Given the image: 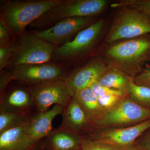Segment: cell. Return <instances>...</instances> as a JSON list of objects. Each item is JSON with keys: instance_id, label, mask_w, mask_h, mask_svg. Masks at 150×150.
<instances>
[{"instance_id": "cell-6", "label": "cell", "mask_w": 150, "mask_h": 150, "mask_svg": "<svg viewBox=\"0 0 150 150\" xmlns=\"http://www.w3.org/2000/svg\"><path fill=\"white\" fill-rule=\"evenodd\" d=\"M149 120L150 110L142 107L126 95L114 107L105 110L90 126L88 131L92 129L124 128Z\"/></svg>"}, {"instance_id": "cell-28", "label": "cell", "mask_w": 150, "mask_h": 150, "mask_svg": "<svg viewBox=\"0 0 150 150\" xmlns=\"http://www.w3.org/2000/svg\"><path fill=\"white\" fill-rule=\"evenodd\" d=\"M15 79L10 69L6 68L0 71V94L8 87Z\"/></svg>"}, {"instance_id": "cell-25", "label": "cell", "mask_w": 150, "mask_h": 150, "mask_svg": "<svg viewBox=\"0 0 150 150\" xmlns=\"http://www.w3.org/2000/svg\"><path fill=\"white\" fill-rule=\"evenodd\" d=\"M81 150H119L111 145L82 137Z\"/></svg>"}, {"instance_id": "cell-10", "label": "cell", "mask_w": 150, "mask_h": 150, "mask_svg": "<svg viewBox=\"0 0 150 150\" xmlns=\"http://www.w3.org/2000/svg\"><path fill=\"white\" fill-rule=\"evenodd\" d=\"M28 87L36 112H46L54 105L64 107L71 98L65 80L48 81Z\"/></svg>"}, {"instance_id": "cell-21", "label": "cell", "mask_w": 150, "mask_h": 150, "mask_svg": "<svg viewBox=\"0 0 150 150\" xmlns=\"http://www.w3.org/2000/svg\"><path fill=\"white\" fill-rule=\"evenodd\" d=\"M127 95L142 107L150 110V88L131 82Z\"/></svg>"}, {"instance_id": "cell-29", "label": "cell", "mask_w": 150, "mask_h": 150, "mask_svg": "<svg viewBox=\"0 0 150 150\" xmlns=\"http://www.w3.org/2000/svg\"><path fill=\"white\" fill-rule=\"evenodd\" d=\"M134 83L137 85L150 88V67L144 69L142 73L133 79Z\"/></svg>"}, {"instance_id": "cell-31", "label": "cell", "mask_w": 150, "mask_h": 150, "mask_svg": "<svg viewBox=\"0 0 150 150\" xmlns=\"http://www.w3.org/2000/svg\"><path fill=\"white\" fill-rule=\"evenodd\" d=\"M122 150H143L142 148L140 147L139 145H136V144H134L129 146Z\"/></svg>"}, {"instance_id": "cell-20", "label": "cell", "mask_w": 150, "mask_h": 150, "mask_svg": "<svg viewBox=\"0 0 150 150\" xmlns=\"http://www.w3.org/2000/svg\"><path fill=\"white\" fill-rule=\"evenodd\" d=\"M29 117L12 112H0V134L23 126Z\"/></svg>"}, {"instance_id": "cell-14", "label": "cell", "mask_w": 150, "mask_h": 150, "mask_svg": "<svg viewBox=\"0 0 150 150\" xmlns=\"http://www.w3.org/2000/svg\"><path fill=\"white\" fill-rule=\"evenodd\" d=\"M64 108L56 105L46 112L33 114L23 126L25 134L34 141H42L53 130L52 121L56 116L62 114Z\"/></svg>"}, {"instance_id": "cell-3", "label": "cell", "mask_w": 150, "mask_h": 150, "mask_svg": "<svg viewBox=\"0 0 150 150\" xmlns=\"http://www.w3.org/2000/svg\"><path fill=\"white\" fill-rule=\"evenodd\" d=\"M111 3L109 0H62L30 25L26 30H45L65 18L98 16Z\"/></svg>"}, {"instance_id": "cell-1", "label": "cell", "mask_w": 150, "mask_h": 150, "mask_svg": "<svg viewBox=\"0 0 150 150\" xmlns=\"http://www.w3.org/2000/svg\"><path fill=\"white\" fill-rule=\"evenodd\" d=\"M98 55L108 68L133 79L150 61V34L103 45Z\"/></svg>"}, {"instance_id": "cell-16", "label": "cell", "mask_w": 150, "mask_h": 150, "mask_svg": "<svg viewBox=\"0 0 150 150\" xmlns=\"http://www.w3.org/2000/svg\"><path fill=\"white\" fill-rule=\"evenodd\" d=\"M82 137L59 127L53 129L45 138L43 150H81Z\"/></svg>"}, {"instance_id": "cell-5", "label": "cell", "mask_w": 150, "mask_h": 150, "mask_svg": "<svg viewBox=\"0 0 150 150\" xmlns=\"http://www.w3.org/2000/svg\"><path fill=\"white\" fill-rule=\"evenodd\" d=\"M115 9L111 24L103 45L150 34V16L128 7H118Z\"/></svg>"}, {"instance_id": "cell-24", "label": "cell", "mask_w": 150, "mask_h": 150, "mask_svg": "<svg viewBox=\"0 0 150 150\" xmlns=\"http://www.w3.org/2000/svg\"><path fill=\"white\" fill-rule=\"evenodd\" d=\"M17 38L4 20L0 18V47L13 43Z\"/></svg>"}, {"instance_id": "cell-15", "label": "cell", "mask_w": 150, "mask_h": 150, "mask_svg": "<svg viewBox=\"0 0 150 150\" xmlns=\"http://www.w3.org/2000/svg\"><path fill=\"white\" fill-rule=\"evenodd\" d=\"M59 127L83 136L89 128V122L81 106L74 97L64 107Z\"/></svg>"}, {"instance_id": "cell-4", "label": "cell", "mask_w": 150, "mask_h": 150, "mask_svg": "<svg viewBox=\"0 0 150 150\" xmlns=\"http://www.w3.org/2000/svg\"><path fill=\"white\" fill-rule=\"evenodd\" d=\"M62 0L1 1L0 18L17 37L33 22Z\"/></svg>"}, {"instance_id": "cell-32", "label": "cell", "mask_w": 150, "mask_h": 150, "mask_svg": "<svg viewBox=\"0 0 150 150\" xmlns=\"http://www.w3.org/2000/svg\"></svg>"}, {"instance_id": "cell-26", "label": "cell", "mask_w": 150, "mask_h": 150, "mask_svg": "<svg viewBox=\"0 0 150 150\" xmlns=\"http://www.w3.org/2000/svg\"><path fill=\"white\" fill-rule=\"evenodd\" d=\"M89 88L91 89L93 93L97 97L111 94L118 95L120 96L127 95L123 91L113 89L101 85L98 83L97 81L91 84L89 86Z\"/></svg>"}, {"instance_id": "cell-9", "label": "cell", "mask_w": 150, "mask_h": 150, "mask_svg": "<svg viewBox=\"0 0 150 150\" xmlns=\"http://www.w3.org/2000/svg\"><path fill=\"white\" fill-rule=\"evenodd\" d=\"M150 128V120H149L124 128L92 129L82 137L108 144L122 150L134 144L137 138Z\"/></svg>"}, {"instance_id": "cell-13", "label": "cell", "mask_w": 150, "mask_h": 150, "mask_svg": "<svg viewBox=\"0 0 150 150\" xmlns=\"http://www.w3.org/2000/svg\"><path fill=\"white\" fill-rule=\"evenodd\" d=\"M0 96V112L17 113L29 117L37 112L26 86L16 82L8 86Z\"/></svg>"}, {"instance_id": "cell-8", "label": "cell", "mask_w": 150, "mask_h": 150, "mask_svg": "<svg viewBox=\"0 0 150 150\" xmlns=\"http://www.w3.org/2000/svg\"><path fill=\"white\" fill-rule=\"evenodd\" d=\"M71 67L54 61L19 65L10 69L15 81L29 86L48 81L65 80L69 75Z\"/></svg>"}, {"instance_id": "cell-11", "label": "cell", "mask_w": 150, "mask_h": 150, "mask_svg": "<svg viewBox=\"0 0 150 150\" xmlns=\"http://www.w3.org/2000/svg\"><path fill=\"white\" fill-rule=\"evenodd\" d=\"M98 19L97 16L65 18L48 29L33 32L43 40L60 47L71 41L81 31Z\"/></svg>"}, {"instance_id": "cell-17", "label": "cell", "mask_w": 150, "mask_h": 150, "mask_svg": "<svg viewBox=\"0 0 150 150\" xmlns=\"http://www.w3.org/2000/svg\"><path fill=\"white\" fill-rule=\"evenodd\" d=\"M43 142L35 141L25 134L23 126L0 134V150H40Z\"/></svg>"}, {"instance_id": "cell-19", "label": "cell", "mask_w": 150, "mask_h": 150, "mask_svg": "<svg viewBox=\"0 0 150 150\" xmlns=\"http://www.w3.org/2000/svg\"><path fill=\"white\" fill-rule=\"evenodd\" d=\"M133 79L117 70L109 69L105 72L98 81L101 85L123 91L127 95Z\"/></svg>"}, {"instance_id": "cell-22", "label": "cell", "mask_w": 150, "mask_h": 150, "mask_svg": "<svg viewBox=\"0 0 150 150\" xmlns=\"http://www.w3.org/2000/svg\"><path fill=\"white\" fill-rule=\"evenodd\" d=\"M110 6L113 8L126 6L136 9L150 17V0H119L111 3Z\"/></svg>"}, {"instance_id": "cell-27", "label": "cell", "mask_w": 150, "mask_h": 150, "mask_svg": "<svg viewBox=\"0 0 150 150\" xmlns=\"http://www.w3.org/2000/svg\"><path fill=\"white\" fill-rule=\"evenodd\" d=\"M125 96L118 95H107L98 97V102L105 110H109L116 105L123 99Z\"/></svg>"}, {"instance_id": "cell-7", "label": "cell", "mask_w": 150, "mask_h": 150, "mask_svg": "<svg viewBox=\"0 0 150 150\" xmlns=\"http://www.w3.org/2000/svg\"><path fill=\"white\" fill-rule=\"evenodd\" d=\"M17 40L18 46L9 62L8 69L21 65L51 62L54 53L59 48L27 30L18 36Z\"/></svg>"}, {"instance_id": "cell-12", "label": "cell", "mask_w": 150, "mask_h": 150, "mask_svg": "<svg viewBox=\"0 0 150 150\" xmlns=\"http://www.w3.org/2000/svg\"><path fill=\"white\" fill-rule=\"evenodd\" d=\"M109 69L99 55L93 57L80 67L71 70L65 80L71 97L79 90L89 87L98 81L103 74Z\"/></svg>"}, {"instance_id": "cell-2", "label": "cell", "mask_w": 150, "mask_h": 150, "mask_svg": "<svg viewBox=\"0 0 150 150\" xmlns=\"http://www.w3.org/2000/svg\"><path fill=\"white\" fill-rule=\"evenodd\" d=\"M105 19H99L71 42L57 48L52 61L71 67H80L98 55L108 31Z\"/></svg>"}, {"instance_id": "cell-18", "label": "cell", "mask_w": 150, "mask_h": 150, "mask_svg": "<svg viewBox=\"0 0 150 150\" xmlns=\"http://www.w3.org/2000/svg\"><path fill=\"white\" fill-rule=\"evenodd\" d=\"M73 97L85 112L89 122V127L105 111L100 105L97 97L90 88L79 90Z\"/></svg>"}, {"instance_id": "cell-30", "label": "cell", "mask_w": 150, "mask_h": 150, "mask_svg": "<svg viewBox=\"0 0 150 150\" xmlns=\"http://www.w3.org/2000/svg\"><path fill=\"white\" fill-rule=\"evenodd\" d=\"M138 145L143 150H150V133L146 135Z\"/></svg>"}, {"instance_id": "cell-23", "label": "cell", "mask_w": 150, "mask_h": 150, "mask_svg": "<svg viewBox=\"0 0 150 150\" xmlns=\"http://www.w3.org/2000/svg\"><path fill=\"white\" fill-rule=\"evenodd\" d=\"M18 46L17 38L13 43L0 47V71L7 68L10 61Z\"/></svg>"}]
</instances>
